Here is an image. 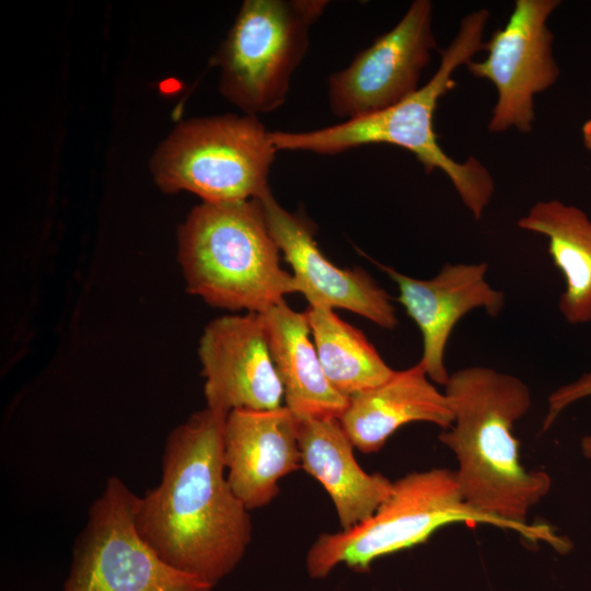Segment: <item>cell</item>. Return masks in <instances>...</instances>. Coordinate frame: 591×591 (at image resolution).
Segmentation results:
<instances>
[{"mask_svg":"<svg viewBox=\"0 0 591 591\" xmlns=\"http://www.w3.org/2000/svg\"><path fill=\"white\" fill-rule=\"evenodd\" d=\"M227 415L208 407L169 434L159 485L138 497V532L173 567L211 586L231 573L252 542L250 511L222 460Z\"/></svg>","mask_w":591,"mask_h":591,"instance_id":"6da1fadb","label":"cell"},{"mask_svg":"<svg viewBox=\"0 0 591 591\" xmlns=\"http://www.w3.org/2000/svg\"><path fill=\"white\" fill-rule=\"evenodd\" d=\"M444 386L453 422L439 440L456 457L454 474L465 501L532 542L569 552L570 542L551 526L528 523L530 510L552 487L546 472L523 466L513 433L531 407L528 385L512 374L472 366L450 373Z\"/></svg>","mask_w":591,"mask_h":591,"instance_id":"7a4b0ae2","label":"cell"},{"mask_svg":"<svg viewBox=\"0 0 591 591\" xmlns=\"http://www.w3.org/2000/svg\"><path fill=\"white\" fill-rule=\"evenodd\" d=\"M489 12L480 9L466 14L450 45L441 51L439 68L416 92L384 109L343 120L310 131H271L277 151H306L337 154L368 144H391L415 155L427 173H444L462 202L479 220L488 206L495 184L491 174L476 158L463 163L450 158L438 142L433 116L439 100L455 86L454 71L484 50V30Z\"/></svg>","mask_w":591,"mask_h":591,"instance_id":"3957f363","label":"cell"},{"mask_svg":"<svg viewBox=\"0 0 591 591\" xmlns=\"http://www.w3.org/2000/svg\"><path fill=\"white\" fill-rule=\"evenodd\" d=\"M177 235L187 289L208 304L265 313L298 292L258 199L201 201Z\"/></svg>","mask_w":591,"mask_h":591,"instance_id":"277c9868","label":"cell"},{"mask_svg":"<svg viewBox=\"0 0 591 591\" xmlns=\"http://www.w3.org/2000/svg\"><path fill=\"white\" fill-rule=\"evenodd\" d=\"M277 149L256 116L224 114L179 123L150 160L157 186L205 202L256 199L268 193Z\"/></svg>","mask_w":591,"mask_h":591,"instance_id":"5b68a950","label":"cell"},{"mask_svg":"<svg viewBox=\"0 0 591 591\" xmlns=\"http://www.w3.org/2000/svg\"><path fill=\"white\" fill-rule=\"evenodd\" d=\"M462 522L510 530L465 501L454 471L410 472L393 482L372 517L348 530L321 533L308 552L306 571L312 579L326 578L338 565L367 572L376 559L426 543L439 529Z\"/></svg>","mask_w":591,"mask_h":591,"instance_id":"8992f818","label":"cell"},{"mask_svg":"<svg viewBox=\"0 0 591 591\" xmlns=\"http://www.w3.org/2000/svg\"><path fill=\"white\" fill-rule=\"evenodd\" d=\"M327 1L245 0L212 58L219 91L245 115L279 108Z\"/></svg>","mask_w":591,"mask_h":591,"instance_id":"52a82bcc","label":"cell"},{"mask_svg":"<svg viewBox=\"0 0 591 591\" xmlns=\"http://www.w3.org/2000/svg\"><path fill=\"white\" fill-rule=\"evenodd\" d=\"M137 498L120 478L107 479L74 544L63 591H211L144 541L135 522Z\"/></svg>","mask_w":591,"mask_h":591,"instance_id":"ba28073f","label":"cell"},{"mask_svg":"<svg viewBox=\"0 0 591 591\" xmlns=\"http://www.w3.org/2000/svg\"><path fill=\"white\" fill-rule=\"evenodd\" d=\"M559 4L558 0H517L506 25L485 43L487 56L466 65L474 77L487 79L496 88L489 131L532 130L534 97L559 76L547 26L548 16Z\"/></svg>","mask_w":591,"mask_h":591,"instance_id":"9c48e42d","label":"cell"},{"mask_svg":"<svg viewBox=\"0 0 591 591\" xmlns=\"http://www.w3.org/2000/svg\"><path fill=\"white\" fill-rule=\"evenodd\" d=\"M437 43L432 4L414 1L398 23L329 76L331 112L349 120L390 107L416 92Z\"/></svg>","mask_w":591,"mask_h":591,"instance_id":"30bf717a","label":"cell"},{"mask_svg":"<svg viewBox=\"0 0 591 591\" xmlns=\"http://www.w3.org/2000/svg\"><path fill=\"white\" fill-rule=\"evenodd\" d=\"M199 359L208 408L228 415L235 409L281 407L283 389L263 313L246 312L210 322L200 338Z\"/></svg>","mask_w":591,"mask_h":591,"instance_id":"8fae6325","label":"cell"},{"mask_svg":"<svg viewBox=\"0 0 591 591\" xmlns=\"http://www.w3.org/2000/svg\"><path fill=\"white\" fill-rule=\"evenodd\" d=\"M256 199L276 244L292 268L298 292L310 306L345 309L385 329L397 325L389 293L367 271L334 265L318 248L312 225L286 210L270 190Z\"/></svg>","mask_w":591,"mask_h":591,"instance_id":"7c38bea8","label":"cell"},{"mask_svg":"<svg viewBox=\"0 0 591 591\" xmlns=\"http://www.w3.org/2000/svg\"><path fill=\"white\" fill-rule=\"evenodd\" d=\"M380 267L396 283L398 302L421 333L419 363L433 383L445 385L450 373L444 356L454 327L477 309L497 317L505 306V293L486 280L488 265L484 262L447 263L430 279H416L392 267Z\"/></svg>","mask_w":591,"mask_h":591,"instance_id":"4fadbf2b","label":"cell"},{"mask_svg":"<svg viewBox=\"0 0 591 591\" xmlns=\"http://www.w3.org/2000/svg\"><path fill=\"white\" fill-rule=\"evenodd\" d=\"M299 424L286 406L227 415L222 460L231 489L248 511L269 505L280 479L301 468Z\"/></svg>","mask_w":591,"mask_h":591,"instance_id":"5bb4252c","label":"cell"},{"mask_svg":"<svg viewBox=\"0 0 591 591\" xmlns=\"http://www.w3.org/2000/svg\"><path fill=\"white\" fill-rule=\"evenodd\" d=\"M298 440L301 468L328 494L341 530L372 517L391 494L392 480L360 467L338 417L300 419Z\"/></svg>","mask_w":591,"mask_h":591,"instance_id":"9a60e30c","label":"cell"},{"mask_svg":"<svg viewBox=\"0 0 591 591\" xmlns=\"http://www.w3.org/2000/svg\"><path fill=\"white\" fill-rule=\"evenodd\" d=\"M339 420L354 447L369 454L380 451L397 429L409 422H430L445 430L453 422V413L444 392L434 386L418 362L350 397Z\"/></svg>","mask_w":591,"mask_h":591,"instance_id":"2e32d148","label":"cell"},{"mask_svg":"<svg viewBox=\"0 0 591 591\" xmlns=\"http://www.w3.org/2000/svg\"><path fill=\"white\" fill-rule=\"evenodd\" d=\"M271 358L286 407L299 419L340 417L349 398L328 381L321 366L306 312L285 301L263 313Z\"/></svg>","mask_w":591,"mask_h":591,"instance_id":"e0dca14e","label":"cell"},{"mask_svg":"<svg viewBox=\"0 0 591 591\" xmlns=\"http://www.w3.org/2000/svg\"><path fill=\"white\" fill-rule=\"evenodd\" d=\"M548 240V254L565 279L558 310L572 325L591 322V220L580 208L558 199L534 204L517 221Z\"/></svg>","mask_w":591,"mask_h":591,"instance_id":"ac0fdd59","label":"cell"},{"mask_svg":"<svg viewBox=\"0 0 591 591\" xmlns=\"http://www.w3.org/2000/svg\"><path fill=\"white\" fill-rule=\"evenodd\" d=\"M311 335L321 366L331 384L344 396L371 390L395 372L366 335L332 309L309 306Z\"/></svg>","mask_w":591,"mask_h":591,"instance_id":"d6986e66","label":"cell"},{"mask_svg":"<svg viewBox=\"0 0 591 591\" xmlns=\"http://www.w3.org/2000/svg\"><path fill=\"white\" fill-rule=\"evenodd\" d=\"M584 397H591V370L576 381L561 385L549 394L547 412L541 431L548 430L568 406ZM580 445L583 456L591 460V434L584 436Z\"/></svg>","mask_w":591,"mask_h":591,"instance_id":"ffe728a7","label":"cell"},{"mask_svg":"<svg viewBox=\"0 0 591 591\" xmlns=\"http://www.w3.org/2000/svg\"><path fill=\"white\" fill-rule=\"evenodd\" d=\"M582 138L584 146L591 151V117L584 123L582 127Z\"/></svg>","mask_w":591,"mask_h":591,"instance_id":"44dd1931","label":"cell"}]
</instances>
